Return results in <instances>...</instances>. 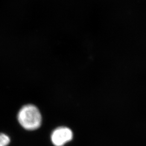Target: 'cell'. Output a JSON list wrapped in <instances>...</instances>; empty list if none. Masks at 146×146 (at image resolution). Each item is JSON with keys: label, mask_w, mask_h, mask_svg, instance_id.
<instances>
[{"label": "cell", "mask_w": 146, "mask_h": 146, "mask_svg": "<svg viewBox=\"0 0 146 146\" xmlns=\"http://www.w3.org/2000/svg\"><path fill=\"white\" fill-rule=\"evenodd\" d=\"M73 133L69 128L61 127L53 131L51 140L55 146H63L73 138Z\"/></svg>", "instance_id": "2"}, {"label": "cell", "mask_w": 146, "mask_h": 146, "mask_svg": "<svg viewBox=\"0 0 146 146\" xmlns=\"http://www.w3.org/2000/svg\"><path fill=\"white\" fill-rule=\"evenodd\" d=\"M17 118L21 126L28 131L36 129L42 122V116L39 110L31 104L23 106L20 110Z\"/></svg>", "instance_id": "1"}, {"label": "cell", "mask_w": 146, "mask_h": 146, "mask_svg": "<svg viewBox=\"0 0 146 146\" xmlns=\"http://www.w3.org/2000/svg\"><path fill=\"white\" fill-rule=\"evenodd\" d=\"M9 137L5 134L0 133V146H7L10 143Z\"/></svg>", "instance_id": "3"}]
</instances>
